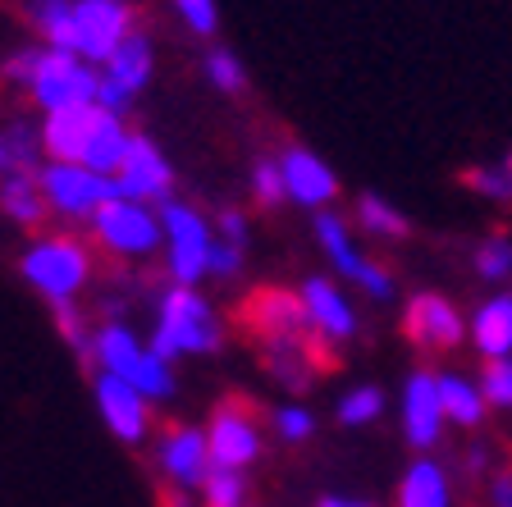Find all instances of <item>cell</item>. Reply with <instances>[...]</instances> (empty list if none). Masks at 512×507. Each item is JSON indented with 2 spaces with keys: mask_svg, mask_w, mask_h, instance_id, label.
I'll use <instances>...</instances> for the list:
<instances>
[{
  "mask_svg": "<svg viewBox=\"0 0 512 507\" xmlns=\"http://www.w3.org/2000/svg\"><path fill=\"white\" fill-rule=\"evenodd\" d=\"M220 320L206 307L202 293L174 284L170 293L160 297L156 307V329H151V348L165 361L174 357H192V352H215L220 348Z\"/></svg>",
  "mask_w": 512,
  "mask_h": 507,
  "instance_id": "obj_1",
  "label": "cell"
},
{
  "mask_svg": "<svg viewBox=\"0 0 512 507\" xmlns=\"http://www.w3.org/2000/svg\"><path fill=\"white\" fill-rule=\"evenodd\" d=\"M92 357L106 375H119L124 384L142 389L147 398H170L174 393V370L151 343H142L128 325H101L92 338Z\"/></svg>",
  "mask_w": 512,
  "mask_h": 507,
  "instance_id": "obj_2",
  "label": "cell"
},
{
  "mask_svg": "<svg viewBox=\"0 0 512 507\" xmlns=\"http://www.w3.org/2000/svg\"><path fill=\"white\" fill-rule=\"evenodd\" d=\"M92 275V256L74 238H37L23 252V279L51 302V307H69L74 293Z\"/></svg>",
  "mask_w": 512,
  "mask_h": 507,
  "instance_id": "obj_3",
  "label": "cell"
},
{
  "mask_svg": "<svg viewBox=\"0 0 512 507\" xmlns=\"http://www.w3.org/2000/svg\"><path fill=\"white\" fill-rule=\"evenodd\" d=\"M28 92L37 96V106H42L46 115L74 110V106H96L101 74H96L87 60H78V55L42 46V64H37V78H32Z\"/></svg>",
  "mask_w": 512,
  "mask_h": 507,
  "instance_id": "obj_4",
  "label": "cell"
},
{
  "mask_svg": "<svg viewBox=\"0 0 512 507\" xmlns=\"http://www.w3.org/2000/svg\"><path fill=\"white\" fill-rule=\"evenodd\" d=\"M160 224H165V256H170V275L174 284L192 288L202 275H211V229L192 206L183 201H165L160 206Z\"/></svg>",
  "mask_w": 512,
  "mask_h": 507,
  "instance_id": "obj_5",
  "label": "cell"
},
{
  "mask_svg": "<svg viewBox=\"0 0 512 507\" xmlns=\"http://www.w3.org/2000/svg\"><path fill=\"white\" fill-rule=\"evenodd\" d=\"M92 229H96V243H106L110 252H119V256H147L165 243L160 211H151L147 201H133V197L106 201V206L92 215Z\"/></svg>",
  "mask_w": 512,
  "mask_h": 507,
  "instance_id": "obj_6",
  "label": "cell"
},
{
  "mask_svg": "<svg viewBox=\"0 0 512 507\" xmlns=\"http://www.w3.org/2000/svg\"><path fill=\"white\" fill-rule=\"evenodd\" d=\"M37 183H42V192H46V206L60 215H74V220H92L106 201L119 197L115 179L92 174L87 165H60V160H51V165L37 174Z\"/></svg>",
  "mask_w": 512,
  "mask_h": 507,
  "instance_id": "obj_7",
  "label": "cell"
},
{
  "mask_svg": "<svg viewBox=\"0 0 512 507\" xmlns=\"http://www.w3.org/2000/svg\"><path fill=\"white\" fill-rule=\"evenodd\" d=\"M133 37V10L124 0H74V55L106 64Z\"/></svg>",
  "mask_w": 512,
  "mask_h": 507,
  "instance_id": "obj_8",
  "label": "cell"
},
{
  "mask_svg": "<svg viewBox=\"0 0 512 507\" xmlns=\"http://www.w3.org/2000/svg\"><path fill=\"white\" fill-rule=\"evenodd\" d=\"M119 183V197H133V201H170V188H174V174H170V160L156 151V142L147 138H133V147H128L124 156V169L115 174Z\"/></svg>",
  "mask_w": 512,
  "mask_h": 507,
  "instance_id": "obj_9",
  "label": "cell"
},
{
  "mask_svg": "<svg viewBox=\"0 0 512 507\" xmlns=\"http://www.w3.org/2000/svg\"><path fill=\"white\" fill-rule=\"evenodd\" d=\"M147 402H151L147 393L124 384L119 375H106V370L96 375V412L110 425V434L124 439V444H138L147 434Z\"/></svg>",
  "mask_w": 512,
  "mask_h": 507,
  "instance_id": "obj_10",
  "label": "cell"
},
{
  "mask_svg": "<svg viewBox=\"0 0 512 507\" xmlns=\"http://www.w3.org/2000/svg\"><path fill=\"white\" fill-rule=\"evenodd\" d=\"M407 338H412L416 348H458L462 334H467V320L458 316V307L448 302V297H435V293H421L407 302Z\"/></svg>",
  "mask_w": 512,
  "mask_h": 507,
  "instance_id": "obj_11",
  "label": "cell"
},
{
  "mask_svg": "<svg viewBox=\"0 0 512 507\" xmlns=\"http://www.w3.org/2000/svg\"><path fill=\"white\" fill-rule=\"evenodd\" d=\"M444 402H439V375H426L416 370L412 380L403 384V430H407V444L416 448H430L444 430Z\"/></svg>",
  "mask_w": 512,
  "mask_h": 507,
  "instance_id": "obj_12",
  "label": "cell"
},
{
  "mask_svg": "<svg viewBox=\"0 0 512 507\" xmlns=\"http://www.w3.org/2000/svg\"><path fill=\"white\" fill-rule=\"evenodd\" d=\"M206 439H211V462L220 466V471H243V466L256 462V453H261V434H256V421L247 412H238V407H224V412H215Z\"/></svg>",
  "mask_w": 512,
  "mask_h": 507,
  "instance_id": "obj_13",
  "label": "cell"
},
{
  "mask_svg": "<svg viewBox=\"0 0 512 507\" xmlns=\"http://www.w3.org/2000/svg\"><path fill=\"white\" fill-rule=\"evenodd\" d=\"M96 124H101V106L55 110V115H46V124H42V147L51 151V160H60V165H83Z\"/></svg>",
  "mask_w": 512,
  "mask_h": 507,
  "instance_id": "obj_14",
  "label": "cell"
},
{
  "mask_svg": "<svg viewBox=\"0 0 512 507\" xmlns=\"http://www.w3.org/2000/svg\"><path fill=\"white\" fill-rule=\"evenodd\" d=\"M160 471H165L179 489H202L206 476L215 471L206 430H174L170 439L160 444Z\"/></svg>",
  "mask_w": 512,
  "mask_h": 507,
  "instance_id": "obj_15",
  "label": "cell"
},
{
  "mask_svg": "<svg viewBox=\"0 0 512 507\" xmlns=\"http://www.w3.org/2000/svg\"><path fill=\"white\" fill-rule=\"evenodd\" d=\"M284 183H288V197L298 201V206H325V201L339 192V179H334V169L307 147H288L284 160Z\"/></svg>",
  "mask_w": 512,
  "mask_h": 507,
  "instance_id": "obj_16",
  "label": "cell"
},
{
  "mask_svg": "<svg viewBox=\"0 0 512 507\" xmlns=\"http://www.w3.org/2000/svg\"><path fill=\"white\" fill-rule=\"evenodd\" d=\"M302 307H307V325L325 338H352L357 334V316H352L348 297L325 279H307L302 284Z\"/></svg>",
  "mask_w": 512,
  "mask_h": 507,
  "instance_id": "obj_17",
  "label": "cell"
},
{
  "mask_svg": "<svg viewBox=\"0 0 512 507\" xmlns=\"http://www.w3.org/2000/svg\"><path fill=\"white\" fill-rule=\"evenodd\" d=\"M471 343L485 361H499L512 357V297H490L480 302L476 316H471Z\"/></svg>",
  "mask_w": 512,
  "mask_h": 507,
  "instance_id": "obj_18",
  "label": "cell"
},
{
  "mask_svg": "<svg viewBox=\"0 0 512 507\" xmlns=\"http://www.w3.org/2000/svg\"><path fill=\"white\" fill-rule=\"evenodd\" d=\"M247 320H252L256 329H266L270 338H288L298 325H307V307H302V297L266 288V293H256L252 302H247Z\"/></svg>",
  "mask_w": 512,
  "mask_h": 507,
  "instance_id": "obj_19",
  "label": "cell"
},
{
  "mask_svg": "<svg viewBox=\"0 0 512 507\" xmlns=\"http://www.w3.org/2000/svg\"><path fill=\"white\" fill-rule=\"evenodd\" d=\"M128 147H133V133L119 124V115L101 110V124H96V133H92V147H87L83 165L92 169V174H106V179H115L119 169H124Z\"/></svg>",
  "mask_w": 512,
  "mask_h": 507,
  "instance_id": "obj_20",
  "label": "cell"
},
{
  "mask_svg": "<svg viewBox=\"0 0 512 507\" xmlns=\"http://www.w3.org/2000/svg\"><path fill=\"white\" fill-rule=\"evenodd\" d=\"M101 78H106L110 87H119L124 96H138L142 87H147V78H151V42L147 37L133 32V37H128V42L106 60V74Z\"/></svg>",
  "mask_w": 512,
  "mask_h": 507,
  "instance_id": "obj_21",
  "label": "cell"
},
{
  "mask_svg": "<svg viewBox=\"0 0 512 507\" xmlns=\"http://www.w3.org/2000/svg\"><path fill=\"white\" fill-rule=\"evenodd\" d=\"M448 476L435 462H412L403 485H398V507H448Z\"/></svg>",
  "mask_w": 512,
  "mask_h": 507,
  "instance_id": "obj_22",
  "label": "cell"
},
{
  "mask_svg": "<svg viewBox=\"0 0 512 507\" xmlns=\"http://www.w3.org/2000/svg\"><path fill=\"white\" fill-rule=\"evenodd\" d=\"M439 402H444V416L453 425H480V416H485V393H480V384L462 380V375H439Z\"/></svg>",
  "mask_w": 512,
  "mask_h": 507,
  "instance_id": "obj_23",
  "label": "cell"
},
{
  "mask_svg": "<svg viewBox=\"0 0 512 507\" xmlns=\"http://www.w3.org/2000/svg\"><path fill=\"white\" fill-rule=\"evenodd\" d=\"M316 238H320V247H325V256H330L334 270H339V275H348L352 284H357L366 256H357V247H352V238H348V224H343L339 215H320V220H316Z\"/></svg>",
  "mask_w": 512,
  "mask_h": 507,
  "instance_id": "obj_24",
  "label": "cell"
},
{
  "mask_svg": "<svg viewBox=\"0 0 512 507\" xmlns=\"http://www.w3.org/2000/svg\"><path fill=\"white\" fill-rule=\"evenodd\" d=\"M28 14H32V23L42 28L51 51L74 55V0H32Z\"/></svg>",
  "mask_w": 512,
  "mask_h": 507,
  "instance_id": "obj_25",
  "label": "cell"
},
{
  "mask_svg": "<svg viewBox=\"0 0 512 507\" xmlns=\"http://www.w3.org/2000/svg\"><path fill=\"white\" fill-rule=\"evenodd\" d=\"M0 206H5V215L19 224H37L46 211V192L42 183L32 179V174H10V179L0 183Z\"/></svg>",
  "mask_w": 512,
  "mask_h": 507,
  "instance_id": "obj_26",
  "label": "cell"
},
{
  "mask_svg": "<svg viewBox=\"0 0 512 507\" xmlns=\"http://www.w3.org/2000/svg\"><path fill=\"white\" fill-rule=\"evenodd\" d=\"M357 215H362V229L375 233V238H403L407 233V220L384 197H375V192H366V197L357 201Z\"/></svg>",
  "mask_w": 512,
  "mask_h": 507,
  "instance_id": "obj_27",
  "label": "cell"
},
{
  "mask_svg": "<svg viewBox=\"0 0 512 507\" xmlns=\"http://www.w3.org/2000/svg\"><path fill=\"white\" fill-rule=\"evenodd\" d=\"M380 412H384V393L371 389V384H366V389H348L339 398V421L343 425H371Z\"/></svg>",
  "mask_w": 512,
  "mask_h": 507,
  "instance_id": "obj_28",
  "label": "cell"
},
{
  "mask_svg": "<svg viewBox=\"0 0 512 507\" xmlns=\"http://www.w3.org/2000/svg\"><path fill=\"white\" fill-rule=\"evenodd\" d=\"M476 275L485 284H503L512 275V243L508 238H485L476 252Z\"/></svg>",
  "mask_w": 512,
  "mask_h": 507,
  "instance_id": "obj_29",
  "label": "cell"
},
{
  "mask_svg": "<svg viewBox=\"0 0 512 507\" xmlns=\"http://www.w3.org/2000/svg\"><path fill=\"white\" fill-rule=\"evenodd\" d=\"M202 498H206V507H243L247 485L238 471H220V466H215L202 485Z\"/></svg>",
  "mask_w": 512,
  "mask_h": 507,
  "instance_id": "obj_30",
  "label": "cell"
},
{
  "mask_svg": "<svg viewBox=\"0 0 512 507\" xmlns=\"http://www.w3.org/2000/svg\"><path fill=\"white\" fill-rule=\"evenodd\" d=\"M270 366H275V375L284 384H293V389H302V384H307V370H302V348L293 343V338H270Z\"/></svg>",
  "mask_w": 512,
  "mask_h": 507,
  "instance_id": "obj_31",
  "label": "cell"
},
{
  "mask_svg": "<svg viewBox=\"0 0 512 507\" xmlns=\"http://www.w3.org/2000/svg\"><path fill=\"white\" fill-rule=\"evenodd\" d=\"M480 393H485V402H494V407H512V357L485 361Z\"/></svg>",
  "mask_w": 512,
  "mask_h": 507,
  "instance_id": "obj_32",
  "label": "cell"
},
{
  "mask_svg": "<svg viewBox=\"0 0 512 507\" xmlns=\"http://www.w3.org/2000/svg\"><path fill=\"white\" fill-rule=\"evenodd\" d=\"M206 78H211L220 92H229V96L243 92V83H247L238 55H229V51H211V55H206Z\"/></svg>",
  "mask_w": 512,
  "mask_h": 507,
  "instance_id": "obj_33",
  "label": "cell"
},
{
  "mask_svg": "<svg viewBox=\"0 0 512 507\" xmlns=\"http://www.w3.org/2000/svg\"><path fill=\"white\" fill-rule=\"evenodd\" d=\"M252 192L261 206H279V201L288 197V183H284V169H279V160H261V165L252 169Z\"/></svg>",
  "mask_w": 512,
  "mask_h": 507,
  "instance_id": "obj_34",
  "label": "cell"
},
{
  "mask_svg": "<svg viewBox=\"0 0 512 507\" xmlns=\"http://www.w3.org/2000/svg\"><path fill=\"white\" fill-rule=\"evenodd\" d=\"M467 188L480 192V197H490V201H512V174L503 165L471 169V174H467Z\"/></svg>",
  "mask_w": 512,
  "mask_h": 507,
  "instance_id": "obj_35",
  "label": "cell"
},
{
  "mask_svg": "<svg viewBox=\"0 0 512 507\" xmlns=\"http://www.w3.org/2000/svg\"><path fill=\"white\" fill-rule=\"evenodd\" d=\"M275 430L288 444H302V439H311V430H316V416H311L307 407H298V402H288V407L275 412Z\"/></svg>",
  "mask_w": 512,
  "mask_h": 507,
  "instance_id": "obj_36",
  "label": "cell"
},
{
  "mask_svg": "<svg viewBox=\"0 0 512 507\" xmlns=\"http://www.w3.org/2000/svg\"><path fill=\"white\" fill-rule=\"evenodd\" d=\"M174 14L188 23L197 37H211L215 23H220V10H215V0H174Z\"/></svg>",
  "mask_w": 512,
  "mask_h": 507,
  "instance_id": "obj_37",
  "label": "cell"
},
{
  "mask_svg": "<svg viewBox=\"0 0 512 507\" xmlns=\"http://www.w3.org/2000/svg\"><path fill=\"white\" fill-rule=\"evenodd\" d=\"M37 147L42 142L32 138L28 128H14L5 138V151H10V174H32V160H37Z\"/></svg>",
  "mask_w": 512,
  "mask_h": 507,
  "instance_id": "obj_38",
  "label": "cell"
},
{
  "mask_svg": "<svg viewBox=\"0 0 512 507\" xmlns=\"http://www.w3.org/2000/svg\"><path fill=\"white\" fill-rule=\"evenodd\" d=\"M238 270H243V247H234V243H224V238H215V247H211V275L234 279Z\"/></svg>",
  "mask_w": 512,
  "mask_h": 507,
  "instance_id": "obj_39",
  "label": "cell"
},
{
  "mask_svg": "<svg viewBox=\"0 0 512 507\" xmlns=\"http://www.w3.org/2000/svg\"><path fill=\"white\" fill-rule=\"evenodd\" d=\"M55 320H60V334L74 343L78 352H92V338L83 334V320H78V311L74 307H55Z\"/></svg>",
  "mask_w": 512,
  "mask_h": 507,
  "instance_id": "obj_40",
  "label": "cell"
},
{
  "mask_svg": "<svg viewBox=\"0 0 512 507\" xmlns=\"http://www.w3.org/2000/svg\"><path fill=\"white\" fill-rule=\"evenodd\" d=\"M37 64H42V46H32V51H19V55L10 60V69H5V74H10L14 83L32 87V78H37Z\"/></svg>",
  "mask_w": 512,
  "mask_h": 507,
  "instance_id": "obj_41",
  "label": "cell"
},
{
  "mask_svg": "<svg viewBox=\"0 0 512 507\" xmlns=\"http://www.w3.org/2000/svg\"><path fill=\"white\" fill-rule=\"evenodd\" d=\"M220 238L234 247H247V220L238 211H220Z\"/></svg>",
  "mask_w": 512,
  "mask_h": 507,
  "instance_id": "obj_42",
  "label": "cell"
},
{
  "mask_svg": "<svg viewBox=\"0 0 512 507\" xmlns=\"http://www.w3.org/2000/svg\"><path fill=\"white\" fill-rule=\"evenodd\" d=\"M490 503L494 507H512V476H499L490 485Z\"/></svg>",
  "mask_w": 512,
  "mask_h": 507,
  "instance_id": "obj_43",
  "label": "cell"
},
{
  "mask_svg": "<svg viewBox=\"0 0 512 507\" xmlns=\"http://www.w3.org/2000/svg\"><path fill=\"white\" fill-rule=\"evenodd\" d=\"M316 507H366V503H357V498H320Z\"/></svg>",
  "mask_w": 512,
  "mask_h": 507,
  "instance_id": "obj_44",
  "label": "cell"
},
{
  "mask_svg": "<svg viewBox=\"0 0 512 507\" xmlns=\"http://www.w3.org/2000/svg\"><path fill=\"white\" fill-rule=\"evenodd\" d=\"M0 169H10V151H5V138H0Z\"/></svg>",
  "mask_w": 512,
  "mask_h": 507,
  "instance_id": "obj_45",
  "label": "cell"
},
{
  "mask_svg": "<svg viewBox=\"0 0 512 507\" xmlns=\"http://www.w3.org/2000/svg\"><path fill=\"white\" fill-rule=\"evenodd\" d=\"M499 165H503V169H508V174H512V151H508V156H503V160H499Z\"/></svg>",
  "mask_w": 512,
  "mask_h": 507,
  "instance_id": "obj_46",
  "label": "cell"
}]
</instances>
